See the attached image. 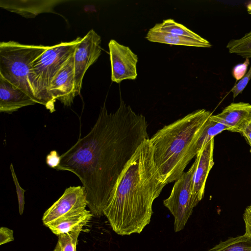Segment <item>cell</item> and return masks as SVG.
Returning <instances> with one entry per match:
<instances>
[{"mask_svg":"<svg viewBox=\"0 0 251 251\" xmlns=\"http://www.w3.org/2000/svg\"><path fill=\"white\" fill-rule=\"evenodd\" d=\"M148 126L145 116L122 98L114 113H109L104 103L90 132L60 155L55 169L78 177L93 217L104 215L119 176L142 143L149 139Z\"/></svg>","mask_w":251,"mask_h":251,"instance_id":"cell-1","label":"cell"},{"mask_svg":"<svg viewBox=\"0 0 251 251\" xmlns=\"http://www.w3.org/2000/svg\"><path fill=\"white\" fill-rule=\"evenodd\" d=\"M166 185L150 138L146 139L119 176L103 210L112 230L122 236L140 233L150 223L153 202Z\"/></svg>","mask_w":251,"mask_h":251,"instance_id":"cell-2","label":"cell"},{"mask_svg":"<svg viewBox=\"0 0 251 251\" xmlns=\"http://www.w3.org/2000/svg\"><path fill=\"white\" fill-rule=\"evenodd\" d=\"M212 113L193 111L165 126L150 139L159 173L166 184L177 180L192 160L190 151Z\"/></svg>","mask_w":251,"mask_h":251,"instance_id":"cell-3","label":"cell"},{"mask_svg":"<svg viewBox=\"0 0 251 251\" xmlns=\"http://www.w3.org/2000/svg\"><path fill=\"white\" fill-rule=\"evenodd\" d=\"M82 38L49 46L33 63L29 75V82L37 103L45 105L51 113L55 111L49 97L50 83L69 58L74 54Z\"/></svg>","mask_w":251,"mask_h":251,"instance_id":"cell-4","label":"cell"},{"mask_svg":"<svg viewBox=\"0 0 251 251\" xmlns=\"http://www.w3.org/2000/svg\"><path fill=\"white\" fill-rule=\"evenodd\" d=\"M49 47L25 45L13 41L0 43V75L37 103L29 82V73L33 62Z\"/></svg>","mask_w":251,"mask_h":251,"instance_id":"cell-5","label":"cell"},{"mask_svg":"<svg viewBox=\"0 0 251 251\" xmlns=\"http://www.w3.org/2000/svg\"><path fill=\"white\" fill-rule=\"evenodd\" d=\"M197 164L195 159L189 169L175 181L170 195L163 202L174 217L176 232L184 228L196 207L192 199V182Z\"/></svg>","mask_w":251,"mask_h":251,"instance_id":"cell-6","label":"cell"},{"mask_svg":"<svg viewBox=\"0 0 251 251\" xmlns=\"http://www.w3.org/2000/svg\"><path fill=\"white\" fill-rule=\"evenodd\" d=\"M101 41L100 36L91 29L82 38L76 47L74 54L76 96L80 94L86 72L101 54Z\"/></svg>","mask_w":251,"mask_h":251,"instance_id":"cell-7","label":"cell"},{"mask_svg":"<svg viewBox=\"0 0 251 251\" xmlns=\"http://www.w3.org/2000/svg\"><path fill=\"white\" fill-rule=\"evenodd\" d=\"M88 201L83 186H70L43 214L42 222L45 226L69 215L81 212L87 206Z\"/></svg>","mask_w":251,"mask_h":251,"instance_id":"cell-8","label":"cell"},{"mask_svg":"<svg viewBox=\"0 0 251 251\" xmlns=\"http://www.w3.org/2000/svg\"><path fill=\"white\" fill-rule=\"evenodd\" d=\"M111 67V80L117 83L137 76L138 56L127 46L111 39L108 44Z\"/></svg>","mask_w":251,"mask_h":251,"instance_id":"cell-9","label":"cell"},{"mask_svg":"<svg viewBox=\"0 0 251 251\" xmlns=\"http://www.w3.org/2000/svg\"><path fill=\"white\" fill-rule=\"evenodd\" d=\"M48 93L53 104L56 100L65 106H70L73 103L76 96L74 54L69 58L51 81Z\"/></svg>","mask_w":251,"mask_h":251,"instance_id":"cell-10","label":"cell"},{"mask_svg":"<svg viewBox=\"0 0 251 251\" xmlns=\"http://www.w3.org/2000/svg\"><path fill=\"white\" fill-rule=\"evenodd\" d=\"M214 138L207 143L196 155L197 166L192 182V199L196 206L203 197L206 181L214 165Z\"/></svg>","mask_w":251,"mask_h":251,"instance_id":"cell-11","label":"cell"},{"mask_svg":"<svg viewBox=\"0 0 251 251\" xmlns=\"http://www.w3.org/2000/svg\"><path fill=\"white\" fill-rule=\"evenodd\" d=\"M211 118L226 126L228 131L241 134L251 123V104L244 102H232L221 113L212 115Z\"/></svg>","mask_w":251,"mask_h":251,"instance_id":"cell-12","label":"cell"},{"mask_svg":"<svg viewBox=\"0 0 251 251\" xmlns=\"http://www.w3.org/2000/svg\"><path fill=\"white\" fill-rule=\"evenodd\" d=\"M65 1L60 0H0V6L26 18L43 13L53 12V8Z\"/></svg>","mask_w":251,"mask_h":251,"instance_id":"cell-13","label":"cell"},{"mask_svg":"<svg viewBox=\"0 0 251 251\" xmlns=\"http://www.w3.org/2000/svg\"><path fill=\"white\" fill-rule=\"evenodd\" d=\"M37 103L29 96L0 75V112L12 113Z\"/></svg>","mask_w":251,"mask_h":251,"instance_id":"cell-14","label":"cell"},{"mask_svg":"<svg viewBox=\"0 0 251 251\" xmlns=\"http://www.w3.org/2000/svg\"><path fill=\"white\" fill-rule=\"evenodd\" d=\"M92 217L91 211L85 209L81 212L60 219L48 227L57 236L59 234L72 231H81L83 227L90 222Z\"/></svg>","mask_w":251,"mask_h":251,"instance_id":"cell-15","label":"cell"},{"mask_svg":"<svg viewBox=\"0 0 251 251\" xmlns=\"http://www.w3.org/2000/svg\"><path fill=\"white\" fill-rule=\"evenodd\" d=\"M146 39L151 42L170 45H182L200 48H211L212 45L204 39L198 40L184 36L153 30L151 28L148 32Z\"/></svg>","mask_w":251,"mask_h":251,"instance_id":"cell-16","label":"cell"},{"mask_svg":"<svg viewBox=\"0 0 251 251\" xmlns=\"http://www.w3.org/2000/svg\"><path fill=\"white\" fill-rule=\"evenodd\" d=\"M224 130H229V128L225 125L213 120L210 116L190 151L191 159L196 156L207 143Z\"/></svg>","mask_w":251,"mask_h":251,"instance_id":"cell-17","label":"cell"},{"mask_svg":"<svg viewBox=\"0 0 251 251\" xmlns=\"http://www.w3.org/2000/svg\"><path fill=\"white\" fill-rule=\"evenodd\" d=\"M153 30L184 36L198 40L204 38L189 29L182 24L175 22L173 19L164 20L161 23H157L151 28Z\"/></svg>","mask_w":251,"mask_h":251,"instance_id":"cell-18","label":"cell"},{"mask_svg":"<svg viewBox=\"0 0 251 251\" xmlns=\"http://www.w3.org/2000/svg\"><path fill=\"white\" fill-rule=\"evenodd\" d=\"M207 251H251V237L245 234L230 237Z\"/></svg>","mask_w":251,"mask_h":251,"instance_id":"cell-19","label":"cell"},{"mask_svg":"<svg viewBox=\"0 0 251 251\" xmlns=\"http://www.w3.org/2000/svg\"><path fill=\"white\" fill-rule=\"evenodd\" d=\"M226 47L230 53L245 58H251V30L240 38L231 39Z\"/></svg>","mask_w":251,"mask_h":251,"instance_id":"cell-20","label":"cell"},{"mask_svg":"<svg viewBox=\"0 0 251 251\" xmlns=\"http://www.w3.org/2000/svg\"><path fill=\"white\" fill-rule=\"evenodd\" d=\"M81 231H72L58 236L53 251H76L78 237Z\"/></svg>","mask_w":251,"mask_h":251,"instance_id":"cell-21","label":"cell"},{"mask_svg":"<svg viewBox=\"0 0 251 251\" xmlns=\"http://www.w3.org/2000/svg\"><path fill=\"white\" fill-rule=\"evenodd\" d=\"M10 170L11 171V175L13 178L15 186L16 187L18 200L19 211V214L21 215L23 214L24 210L25 204L24 193L25 190L21 187L19 183L17 176L14 171L12 163L10 164Z\"/></svg>","mask_w":251,"mask_h":251,"instance_id":"cell-22","label":"cell"},{"mask_svg":"<svg viewBox=\"0 0 251 251\" xmlns=\"http://www.w3.org/2000/svg\"><path fill=\"white\" fill-rule=\"evenodd\" d=\"M251 79V66L244 77L239 80L231 89V92L233 94V98H235L238 95L241 94Z\"/></svg>","mask_w":251,"mask_h":251,"instance_id":"cell-23","label":"cell"},{"mask_svg":"<svg viewBox=\"0 0 251 251\" xmlns=\"http://www.w3.org/2000/svg\"><path fill=\"white\" fill-rule=\"evenodd\" d=\"M249 64V58H246L243 63L238 64L233 68L232 74L236 80H240L246 74Z\"/></svg>","mask_w":251,"mask_h":251,"instance_id":"cell-24","label":"cell"},{"mask_svg":"<svg viewBox=\"0 0 251 251\" xmlns=\"http://www.w3.org/2000/svg\"><path fill=\"white\" fill-rule=\"evenodd\" d=\"M14 240L13 230L6 227H1L0 228V245L10 242Z\"/></svg>","mask_w":251,"mask_h":251,"instance_id":"cell-25","label":"cell"},{"mask_svg":"<svg viewBox=\"0 0 251 251\" xmlns=\"http://www.w3.org/2000/svg\"><path fill=\"white\" fill-rule=\"evenodd\" d=\"M60 155L56 151H52L46 157V163L50 168L56 169L60 164Z\"/></svg>","mask_w":251,"mask_h":251,"instance_id":"cell-26","label":"cell"},{"mask_svg":"<svg viewBox=\"0 0 251 251\" xmlns=\"http://www.w3.org/2000/svg\"><path fill=\"white\" fill-rule=\"evenodd\" d=\"M243 217L245 225V234L251 237V205L246 208Z\"/></svg>","mask_w":251,"mask_h":251,"instance_id":"cell-27","label":"cell"},{"mask_svg":"<svg viewBox=\"0 0 251 251\" xmlns=\"http://www.w3.org/2000/svg\"><path fill=\"white\" fill-rule=\"evenodd\" d=\"M251 148V123L241 133Z\"/></svg>","mask_w":251,"mask_h":251,"instance_id":"cell-28","label":"cell"},{"mask_svg":"<svg viewBox=\"0 0 251 251\" xmlns=\"http://www.w3.org/2000/svg\"></svg>","mask_w":251,"mask_h":251,"instance_id":"cell-29","label":"cell"}]
</instances>
